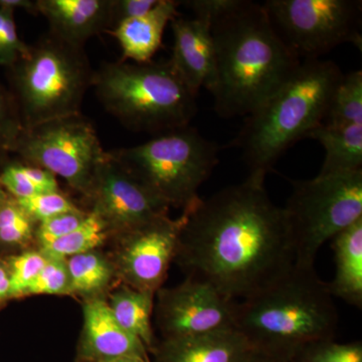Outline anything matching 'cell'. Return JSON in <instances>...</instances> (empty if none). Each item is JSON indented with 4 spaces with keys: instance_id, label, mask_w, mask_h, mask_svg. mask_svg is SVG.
Masks as SVG:
<instances>
[{
    "instance_id": "4316f807",
    "label": "cell",
    "mask_w": 362,
    "mask_h": 362,
    "mask_svg": "<svg viewBox=\"0 0 362 362\" xmlns=\"http://www.w3.org/2000/svg\"><path fill=\"white\" fill-rule=\"evenodd\" d=\"M11 278V299L26 297L33 281L44 268L47 257L39 249L26 250L4 259Z\"/></svg>"
},
{
    "instance_id": "8fae6325",
    "label": "cell",
    "mask_w": 362,
    "mask_h": 362,
    "mask_svg": "<svg viewBox=\"0 0 362 362\" xmlns=\"http://www.w3.org/2000/svg\"><path fill=\"white\" fill-rule=\"evenodd\" d=\"M182 216H159L112 238L107 252L120 284L156 293L163 287L175 262Z\"/></svg>"
},
{
    "instance_id": "f35d334b",
    "label": "cell",
    "mask_w": 362,
    "mask_h": 362,
    "mask_svg": "<svg viewBox=\"0 0 362 362\" xmlns=\"http://www.w3.org/2000/svg\"><path fill=\"white\" fill-rule=\"evenodd\" d=\"M106 362H151V358H150V357L130 356L122 357V358Z\"/></svg>"
},
{
    "instance_id": "ab89813d",
    "label": "cell",
    "mask_w": 362,
    "mask_h": 362,
    "mask_svg": "<svg viewBox=\"0 0 362 362\" xmlns=\"http://www.w3.org/2000/svg\"><path fill=\"white\" fill-rule=\"evenodd\" d=\"M7 197H8V194H7L6 192L2 189V187H0V207H1L4 202H6Z\"/></svg>"
},
{
    "instance_id": "83f0119b",
    "label": "cell",
    "mask_w": 362,
    "mask_h": 362,
    "mask_svg": "<svg viewBox=\"0 0 362 362\" xmlns=\"http://www.w3.org/2000/svg\"><path fill=\"white\" fill-rule=\"evenodd\" d=\"M23 124L16 100L7 86L0 83V168L13 157Z\"/></svg>"
},
{
    "instance_id": "9c48e42d",
    "label": "cell",
    "mask_w": 362,
    "mask_h": 362,
    "mask_svg": "<svg viewBox=\"0 0 362 362\" xmlns=\"http://www.w3.org/2000/svg\"><path fill=\"white\" fill-rule=\"evenodd\" d=\"M13 156L59 176L85 197L107 151L89 119L78 113L23 127Z\"/></svg>"
},
{
    "instance_id": "9a60e30c",
    "label": "cell",
    "mask_w": 362,
    "mask_h": 362,
    "mask_svg": "<svg viewBox=\"0 0 362 362\" xmlns=\"http://www.w3.org/2000/svg\"><path fill=\"white\" fill-rule=\"evenodd\" d=\"M170 25L173 47L169 61L195 96L202 88L209 92L216 80V49L211 21L178 16Z\"/></svg>"
},
{
    "instance_id": "74e56055",
    "label": "cell",
    "mask_w": 362,
    "mask_h": 362,
    "mask_svg": "<svg viewBox=\"0 0 362 362\" xmlns=\"http://www.w3.org/2000/svg\"><path fill=\"white\" fill-rule=\"evenodd\" d=\"M242 362H274L269 359L268 357L262 356V354H257V352L252 351L247 354L246 358L244 359Z\"/></svg>"
},
{
    "instance_id": "7402d4cb",
    "label": "cell",
    "mask_w": 362,
    "mask_h": 362,
    "mask_svg": "<svg viewBox=\"0 0 362 362\" xmlns=\"http://www.w3.org/2000/svg\"><path fill=\"white\" fill-rule=\"evenodd\" d=\"M70 277L71 296L83 301L106 298L120 284L110 257L103 249L76 255L65 259Z\"/></svg>"
},
{
    "instance_id": "f546056e",
    "label": "cell",
    "mask_w": 362,
    "mask_h": 362,
    "mask_svg": "<svg viewBox=\"0 0 362 362\" xmlns=\"http://www.w3.org/2000/svg\"><path fill=\"white\" fill-rule=\"evenodd\" d=\"M40 295L71 296L70 277L65 259L47 257V263L33 281L26 297Z\"/></svg>"
},
{
    "instance_id": "8992f818",
    "label": "cell",
    "mask_w": 362,
    "mask_h": 362,
    "mask_svg": "<svg viewBox=\"0 0 362 362\" xmlns=\"http://www.w3.org/2000/svg\"><path fill=\"white\" fill-rule=\"evenodd\" d=\"M6 71L7 88L23 127L82 113L95 74L84 47L49 32L28 45V51Z\"/></svg>"
},
{
    "instance_id": "2e32d148",
    "label": "cell",
    "mask_w": 362,
    "mask_h": 362,
    "mask_svg": "<svg viewBox=\"0 0 362 362\" xmlns=\"http://www.w3.org/2000/svg\"><path fill=\"white\" fill-rule=\"evenodd\" d=\"M49 33L69 44L85 47L92 37L112 28V0H37Z\"/></svg>"
},
{
    "instance_id": "ac0fdd59",
    "label": "cell",
    "mask_w": 362,
    "mask_h": 362,
    "mask_svg": "<svg viewBox=\"0 0 362 362\" xmlns=\"http://www.w3.org/2000/svg\"><path fill=\"white\" fill-rule=\"evenodd\" d=\"M180 6L177 0H158L148 13L123 21L107 33L120 45L121 61L132 59L135 64L151 62L161 47L166 26L180 16Z\"/></svg>"
},
{
    "instance_id": "7a4b0ae2",
    "label": "cell",
    "mask_w": 362,
    "mask_h": 362,
    "mask_svg": "<svg viewBox=\"0 0 362 362\" xmlns=\"http://www.w3.org/2000/svg\"><path fill=\"white\" fill-rule=\"evenodd\" d=\"M211 23L214 111L221 118L247 117L289 80L302 61L279 37L263 4L239 0Z\"/></svg>"
},
{
    "instance_id": "6da1fadb",
    "label": "cell",
    "mask_w": 362,
    "mask_h": 362,
    "mask_svg": "<svg viewBox=\"0 0 362 362\" xmlns=\"http://www.w3.org/2000/svg\"><path fill=\"white\" fill-rule=\"evenodd\" d=\"M181 216L173 263L228 300L263 291L295 267L284 209L272 202L265 180L247 176L199 197Z\"/></svg>"
},
{
    "instance_id": "52a82bcc",
    "label": "cell",
    "mask_w": 362,
    "mask_h": 362,
    "mask_svg": "<svg viewBox=\"0 0 362 362\" xmlns=\"http://www.w3.org/2000/svg\"><path fill=\"white\" fill-rule=\"evenodd\" d=\"M218 145L189 125L137 145L109 150L110 156L168 207L185 211L218 163Z\"/></svg>"
},
{
    "instance_id": "ffe728a7",
    "label": "cell",
    "mask_w": 362,
    "mask_h": 362,
    "mask_svg": "<svg viewBox=\"0 0 362 362\" xmlns=\"http://www.w3.org/2000/svg\"><path fill=\"white\" fill-rule=\"evenodd\" d=\"M322 145L325 157L320 177L362 170V124L331 127L320 125L307 135Z\"/></svg>"
},
{
    "instance_id": "836d02e7",
    "label": "cell",
    "mask_w": 362,
    "mask_h": 362,
    "mask_svg": "<svg viewBox=\"0 0 362 362\" xmlns=\"http://www.w3.org/2000/svg\"><path fill=\"white\" fill-rule=\"evenodd\" d=\"M157 1L158 0H112L111 30L123 21L148 13L150 9L156 6Z\"/></svg>"
},
{
    "instance_id": "1f68e13d",
    "label": "cell",
    "mask_w": 362,
    "mask_h": 362,
    "mask_svg": "<svg viewBox=\"0 0 362 362\" xmlns=\"http://www.w3.org/2000/svg\"><path fill=\"white\" fill-rule=\"evenodd\" d=\"M88 209H80L77 211L59 214L49 220L37 223L35 230V246L37 249H47V247L66 237L82 225L88 216Z\"/></svg>"
},
{
    "instance_id": "cb8c5ba5",
    "label": "cell",
    "mask_w": 362,
    "mask_h": 362,
    "mask_svg": "<svg viewBox=\"0 0 362 362\" xmlns=\"http://www.w3.org/2000/svg\"><path fill=\"white\" fill-rule=\"evenodd\" d=\"M87 218L75 230L42 250L49 258L66 259L107 247L112 239L108 226L97 214L88 211Z\"/></svg>"
},
{
    "instance_id": "e0dca14e",
    "label": "cell",
    "mask_w": 362,
    "mask_h": 362,
    "mask_svg": "<svg viewBox=\"0 0 362 362\" xmlns=\"http://www.w3.org/2000/svg\"><path fill=\"white\" fill-rule=\"evenodd\" d=\"M252 351L235 329L206 337L160 339L152 350L151 362H242Z\"/></svg>"
},
{
    "instance_id": "ba28073f",
    "label": "cell",
    "mask_w": 362,
    "mask_h": 362,
    "mask_svg": "<svg viewBox=\"0 0 362 362\" xmlns=\"http://www.w3.org/2000/svg\"><path fill=\"white\" fill-rule=\"evenodd\" d=\"M291 183L283 209L295 267L312 269L321 247L362 218V170Z\"/></svg>"
},
{
    "instance_id": "f1b7e54d",
    "label": "cell",
    "mask_w": 362,
    "mask_h": 362,
    "mask_svg": "<svg viewBox=\"0 0 362 362\" xmlns=\"http://www.w3.org/2000/svg\"><path fill=\"white\" fill-rule=\"evenodd\" d=\"M289 362H362V343L322 340L305 347Z\"/></svg>"
},
{
    "instance_id": "603a6c76",
    "label": "cell",
    "mask_w": 362,
    "mask_h": 362,
    "mask_svg": "<svg viewBox=\"0 0 362 362\" xmlns=\"http://www.w3.org/2000/svg\"><path fill=\"white\" fill-rule=\"evenodd\" d=\"M0 187L16 201L61 189L57 176L14 156L0 168Z\"/></svg>"
},
{
    "instance_id": "e575fe53",
    "label": "cell",
    "mask_w": 362,
    "mask_h": 362,
    "mask_svg": "<svg viewBox=\"0 0 362 362\" xmlns=\"http://www.w3.org/2000/svg\"><path fill=\"white\" fill-rule=\"evenodd\" d=\"M239 0H188L180 4L192 9L194 16L213 21L232 9Z\"/></svg>"
},
{
    "instance_id": "4fadbf2b",
    "label": "cell",
    "mask_w": 362,
    "mask_h": 362,
    "mask_svg": "<svg viewBox=\"0 0 362 362\" xmlns=\"http://www.w3.org/2000/svg\"><path fill=\"white\" fill-rule=\"evenodd\" d=\"M84 199L112 238L168 214L169 207L110 156L100 164Z\"/></svg>"
},
{
    "instance_id": "d6a6232c",
    "label": "cell",
    "mask_w": 362,
    "mask_h": 362,
    "mask_svg": "<svg viewBox=\"0 0 362 362\" xmlns=\"http://www.w3.org/2000/svg\"><path fill=\"white\" fill-rule=\"evenodd\" d=\"M28 45L21 40L14 11L0 8V66H13L28 51Z\"/></svg>"
},
{
    "instance_id": "7c38bea8",
    "label": "cell",
    "mask_w": 362,
    "mask_h": 362,
    "mask_svg": "<svg viewBox=\"0 0 362 362\" xmlns=\"http://www.w3.org/2000/svg\"><path fill=\"white\" fill-rule=\"evenodd\" d=\"M235 302L213 286L187 278L156 294L154 311L161 339L206 337L233 328Z\"/></svg>"
},
{
    "instance_id": "d590c367",
    "label": "cell",
    "mask_w": 362,
    "mask_h": 362,
    "mask_svg": "<svg viewBox=\"0 0 362 362\" xmlns=\"http://www.w3.org/2000/svg\"><path fill=\"white\" fill-rule=\"evenodd\" d=\"M0 8L9 9L14 13L18 9H23L33 16L39 14L37 0H0Z\"/></svg>"
},
{
    "instance_id": "44dd1931",
    "label": "cell",
    "mask_w": 362,
    "mask_h": 362,
    "mask_svg": "<svg viewBox=\"0 0 362 362\" xmlns=\"http://www.w3.org/2000/svg\"><path fill=\"white\" fill-rule=\"evenodd\" d=\"M106 301L117 322L140 340L150 356L158 341L152 327L156 293L118 284L108 293Z\"/></svg>"
},
{
    "instance_id": "277c9868",
    "label": "cell",
    "mask_w": 362,
    "mask_h": 362,
    "mask_svg": "<svg viewBox=\"0 0 362 362\" xmlns=\"http://www.w3.org/2000/svg\"><path fill=\"white\" fill-rule=\"evenodd\" d=\"M343 76L334 62L303 59L289 80L246 117L230 146L242 150L249 176L265 180L286 150L322 125Z\"/></svg>"
},
{
    "instance_id": "d4e9b609",
    "label": "cell",
    "mask_w": 362,
    "mask_h": 362,
    "mask_svg": "<svg viewBox=\"0 0 362 362\" xmlns=\"http://www.w3.org/2000/svg\"><path fill=\"white\" fill-rule=\"evenodd\" d=\"M37 223L8 195L0 207V251L8 252V256H11L37 247Z\"/></svg>"
},
{
    "instance_id": "4dcf8cb0",
    "label": "cell",
    "mask_w": 362,
    "mask_h": 362,
    "mask_svg": "<svg viewBox=\"0 0 362 362\" xmlns=\"http://www.w3.org/2000/svg\"><path fill=\"white\" fill-rule=\"evenodd\" d=\"M16 202L23 207V211L37 223L49 220L52 216L82 209L62 189L35 195L30 199Z\"/></svg>"
},
{
    "instance_id": "d6986e66",
    "label": "cell",
    "mask_w": 362,
    "mask_h": 362,
    "mask_svg": "<svg viewBox=\"0 0 362 362\" xmlns=\"http://www.w3.org/2000/svg\"><path fill=\"white\" fill-rule=\"evenodd\" d=\"M337 271L328 289L333 298L361 308L362 218L332 239Z\"/></svg>"
},
{
    "instance_id": "5bb4252c",
    "label": "cell",
    "mask_w": 362,
    "mask_h": 362,
    "mask_svg": "<svg viewBox=\"0 0 362 362\" xmlns=\"http://www.w3.org/2000/svg\"><path fill=\"white\" fill-rule=\"evenodd\" d=\"M83 326L75 362H106L122 357H150L137 338L121 327L106 298L82 302Z\"/></svg>"
},
{
    "instance_id": "30bf717a",
    "label": "cell",
    "mask_w": 362,
    "mask_h": 362,
    "mask_svg": "<svg viewBox=\"0 0 362 362\" xmlns=\"http://www.w3.org/2000/svg\"><path fill=\"white\" fill-rule=\"evenodd\" d=\"M361 1L267 0L263 4L279 37L303 59H320L342 44L361 51Z\"/></svg>"
},
{
    "instance_id": "5b68a950",
    "label": "cell",
    "mask_w": 362,
    "mask_h": 362,
    "mask_svg": "<svg viewBox=\"0 0 362 362\" xmlns=\"http://www.w3.org/2000/svg\"><path fill=\"white\" fill-rule=\"evenodd\" d=\"M92 87L105 110L129 130L159 135L189 125L197 98L169 59L104 63Z\"/></svg>"
},
{
    "instance_id": "484cf974",
    "label": "cell",
    "mask_w": 362,
    "mask_h": 362,
    "mask_svg": "<svg viewBox=\"0 0 362 362\" xmlns=\"http://www.w3.org/2000/svg\"><path fill=\"white\" fill-rule=\"evenodd\" d=\"M362 124V71L343 76L338 84L323 125L331 127Z\"/></svg>"
},
{
    "instance_id": "3957f363",
    "label": "cell",
    "mask_w": 362,
    "mask_h": 362,
    "mask_svg": "<svg viewBox=\"0 0 362 362\" xmlns=\"http://www.w3.org/2000/svg\"><path fill=\"white\" fill-rule=\"evenodd\" d=\"M337 325L333 296L314 268L294 267L233 309V328L252 351L274 362H289L312 343L334 339Z\"/></svg>"
},
{
    "instance_id": "8d00e7d4",
    "label": "cell",
    "mask_w": 362,
    "mask_h": 362,
    "mask_svg": "<svg viewBox=\"0 0 362 362\" xmlns=\"http://www.w3.org/2000/svg\"><path fill=\"white\" fill-rule=\"evenodd\" d=\"M11 299V278L4 259H0V305Z\"/></svg>"
}]
</instances>
